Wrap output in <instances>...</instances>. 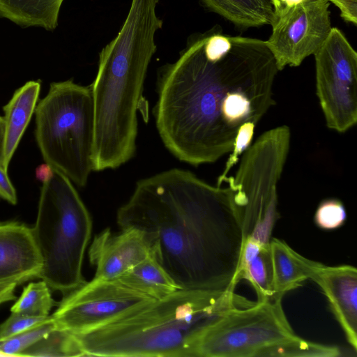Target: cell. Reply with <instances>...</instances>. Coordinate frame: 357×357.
<instances>
[{"instance_id": "6da1fadb", "label": "cell", "mask_w": 357, "mask_h": 357, "mask_svg": "<svg viewBox=\"0 0 357 357\" xmlns=\"http://www.w3.org/2000/svg\"><path fill=\"white\" fill-rule=\"evenodd\" d=\"M231 180L213 186L178 168L141 179L117 223L144 232L180 289L234 291L244 236Z\"/></svg>"}, {"instance_id": "7a4b0ae2", "label": "cell", "mask_w": 357, "mask_h": 357, "mask_svg": "<svg viewBox=\"0 0 357 357\" xmlns=\"http://www.w3.org/2000/svg\"><path fill=\"white\" fill-rule=\"evenodd\" d=\"M255 304L234 290L178 289L75 335L86 356L195 357L206 328L231 310Z\"/></svg>"}, {"instance_id": "3957f363", "label": "cell", "mask_w": 357, "mask_h": 357, "mask_svg": "<svg viewBox=\"0 0 357 357\" xmlns=\"http://www.w3.org/2000/svg\"><path fill=\"white\" fill-rule=\"evenodd\" d=\"M159 0H132L116 37L99 54L91 85L94 108L93 149L112 158L130 156L136 150L137 109L156 32L163 21L156 13Z\"/></svg>"}, {"instance_id": "277c9868", "label": "cell", "mask_w": 357, "mask_h": 357, "mask_svg": "<svg viewBox=\"0 0 357 357\" xmlns=\"http://www.w3.org/2000/svg\"><path fill=\"white\" fill-rule=\"evenodd\" d=\"M91 229V215L73 182L53 169L43 182L31 227L42 259L37 278L64 296L85 284L82 268Z\"/></svg>"}, {"instance_id": "5b68a950", "label": "cell", "mask_w": 357, "mask_h": 357, "mask_svg": "<svg viewBox=\"0 0 357 357\" xmlns=\"http://www.w3.org/2000/svg\"><path fill=\"white\" fill-rule=\"evenodd\" d=\"M35 136L45 163L79 187L93 170L94 108L91 86L52 82L35 109Z\"/></svg>"}, {"instance_id": "8992f818", "label": "cell", "mask_w": 357, "mask_h": 357, "mask_svg": "<svg viewBox=\"0 0 357 357\" xmlns=\"http://www.w3.org/2000/svg\"><path fill=\"white\" fill-rule=\"evenodd\" d=\"M290 136L287 126L266 131L241 158L234 182L244 240L250 237L264 245L270 243L279 218L277 185L289 151Z\"/></svg>"}, {"instance_id": "52a82bcc", "label": "cell", "mask_w": 357, "mask_h": 357, "mask_svg": "<svg viewBox=\"0 0 357 357\" xmlns=\"http://www.w3.org/2000/svg\"><path fill=\"white\" fill-rule=\"evenodd\" d=\"M296 335L281 300L231 310L201 335L195 357H255L261 349Z\"/></svg>"}, {"instance_id": "ba28073f", "label": "cell", "mask_w": 357, "mask_h": 357, "mask_svg": "<svg viewBox=\"0 0 357 357\" xmlns=\"http://www.w3.org/2000/svg\"><path fill=\"white\" fill-rule=\"evenodd\" d=\"M314 56L317 95L326 125L347 132L357 122V53L343 33L332 27Z\"/></svg>"}, {"instance_id": "9c48e42d", "label": "cell", "mask_w": 357, "mask_h": 357, "mask_svg": "<svg viewBox=\"0 0 357 357\" xmlns=\"http://www.w3.org/2000/svg\"><path fill=\"white\" fill-rule=\"evenodd\" d=\"M153 300L115 279L93 278L65 295L52 317L56 328L81 334Z\"/></svg>"}, {"instance_id": "30bf717a", "label": "cell", "mask_w": 357, "mask_h": 357, "mask_svg": "<svg viewBox=\"0 0 357 357\" xmlns=\"http://www.w3.org/2000/svg\"><path fill=\"white\" fill-rule=\"evenodd\" d=\"M329 6L328 0H302L275 14L266 43L278 70L300 66L323 45L332 29Z\"/></svg>"}, {"instance_id": "8fae6325", "label": "cell", "mask_w": 357, "mask_h": 357, "mask_svg": "<svg viewBox=\"0 0 357 357\" xmlns=\"http://www.w3.org/2000/svg\"><path fill=\"white\" fill-rule=\"evenodd\" d=\"M152 255L144 232L135 227L112 234L106 229L94 236L89 257L96 267L95 278L114 280Z\"/></svg>"}, {"instance_id": "7c38bea8", "label": "cell", "mask_w": 357, "mask_h": 357, "mask_svg": "<svg viewBox=\"0 0 357 357\" xmlns=\"http://www.w3.org/2000/svg\"><path fill=\"white\" fill-rule=\"evenodd\" d=\"M310 279L321 288L347 340L357 351V271L354 266H327L314 261Z\"/></svg>"}, {"instance_id": "4fadbf2b", "label": "cell", "mask_w": 357, "mask_h": 357, "mask_svg": "<svg viewBox=\"0 0 357 357\" xmlns=\"http://www.w3.org/2000/svg\"><path fill=\"white\" fill-rule=\"evenodd\" d=\"M41 267L31 228L15 221L0 222V282L22 284L37 278Z\"/></svg>"}, {"instance_id": "5bb4252c", "label": "cell", "mask_w": 357, "mask_h": 357, "mask_svg": "<svg viewBox=\"0 0 357 357\" xmlns=\"http://www.w3.org/2000/svg\"><path fill=\"white\" fill-rule=\"evenodd\" d=\"M40 90V81H29L17 89L3 107L4 142L2 166L8 165L35 112Z\"/></svg>"}, {"instance_id": "9a60e30c", "label": "cell", "mask_w": 357, "mask_h": 357, "mask_svg": "<svg viewBox=\"0 0 357 357\" xmlns=\"http://www.w3.org/2000/svg\"><path fill=\"white\" fill-rule=\"evenodd\" d=\"M242 279L248 280L253 287L257 303L275 299L269 244L264 245L250 237L245 238L235 278L236 284Z\"/></svg>"}, {"instance_id": "2e32d148", "label": "cell", "mask_w": 357, "mask_h": 357, "mask_svg": "<svg viewBox=\"0 0 357 357\" xmlns=\"http://www.w3.org/2000/svg\"><path fill=\"white\" fill-rule=\"evenodd\" d=\"M270 250L273 271L274 298L281 300L285 293L310 279L314 261L299 255L284 241L273 238Z\"/></svg>"}, {"instance_id": "e0dca14e", "label": "cell", "mask_w": 357, "mask_h": 357, "mask_svg": "<svg viewBox=\"0 0 357 357\" xmlns=\"http://www.w3.org/2000/svg\"><path fill=\"white\" fill-rule=\"evenodd\" d=\"M215 13L238 27L248 29L271 25L275 12L271 0H199Z\"/></svg>"}, {"instance_id": "ac0fdd59", "label": "cell", "mask_w": 357, "mask_h": 357, "mask_svg": "<svg viewBox=\"0 0 357 357\" xmlns=\"http://www.w3.org/2000/svg\"><path fill=\"white\" fill-rule=\"evenodd\" d=\"M115 280L155 300L163 298L180 289L153 255Z\"/></svg>"}, {"instance_id": "d6986e66", "label": "cell", "mask_w": 357, "mask_h": 357, "mask_svg": "<svg viewBox=\"0 0 357 357\" xmlns=\"http://www.w3.org/2000/svg\"><path fill=\"white\" fill-rule=\"evenodd\" d=\"M63 0H0V17L24 26L54 29Z\"/></svg>"}, {"instance_id": "ffe728a7", "label": "cell", "mask_w": 357, "mask_h": 357, "mask_svg": "<svg viewBox=\"0 0 357 357\" xmlns=\"http://www.w3.org/2000/svg\"><path fill=\"white\" fill-rule=\"evenodd\" d=\"M21 356H86L76 335L55 328L26 349Z\"/></svg>"}, {"instance_id": "44dd1931", "label": "cell", "mask_w": 357, "mask_h": 357, "mask_svg": "<svg viewBox=\"0 0 357 357\" xmlns=\"http://www.w3.org/2000/svg\"><path fill=\"white\" fill-rule=\"evenodd\" d=\"M340 355V349L337 347L312 342L296 335L261 349L255 357H337Z\"/></svg>"}, {"instance_id": "7402d4cb", "label": "cell", "mask_w": 357, "mask_h": 357, "mask_svg": "<svg viewBox=\"0 0 357 357\" xmlns=\"http://www.w3.org/2000/svg\"><path fill=\"white\" fill-rule=\"evenodd\" d=\"M50 287L40 280L26 285L19 298L10 308V312L32 317H47L55 301L52 297Z\"/></svg>"}, {"instance_id": "603a6c76", "label": "cell", "mask_w": 357, "mask_h": 357, "mask_svg": "<svg viewBox=\"0 0 357 357\" xmlns=\"http://www.w3.org/2000/svg\"><path fill=\"white\" fill-rule=\"evenodd\" d=\"M56 328L52 315L43 324L0 340V357H17Z\"/></svg>"}, {"instance_id": "cb8c5ba5", "label": "cell", "mask_w": 357, "mask_h": 357, "mask_svg": "<svg viewBox=\"0 0 357 357\" xmlns=\"http://www.w3.org/2000/svg\"><path fill=\"white\" fill-rule=\"evenodd\" d=\"M255 127V123L248 121L238 129L231 154L226 162L222 173L218 178L217 186H222L225 183L227 174L238 162L239 156L252 144Z\"/></svg>"}, {"instance_id": "d4e9b609", "label": "cell", "mask_w": 357, "mask_h": 357, "mask_svg": "<svg viewBox=\"0 0 357 357\" xmlns=\"http://www.w3.org/2000/svg\"><path fill=\"white\" fill-rule=\"evenodd\" d=\"M347 213L342 202L337 199H326L318 206L314 221L321 228L333 229L343 225Z\"/></svg>"}, {"instance_id": "484cf974", "label": "cell", "mask_w": 357, "mask_h": 357, "mask_svg": "<svg viewBox=\"0 0 357 357\" xmlns=\"http://www.w3.org/2000/svg\"><path fill=\"white\" fill-rule=\"evenodd\" d=\"M50 317H32L11 312L0 325V340L38 326L46 321Z\"/></svg>"}, {"instance_id": "4316f807", "label": "cell", "mask_w": 357, "mask_h": 357, "mask_svg": "<svg viewBox=\"0 0 357 357\" xmlns=\"http://www.w3.org/2000/svg\"><path fill=\"white\" fill-rule=\"evenodd\" d=\"M0 199L15 205L17 202L16 190L6 170L0 163Z\"/></svg>"}, {"instance_id": "83f0119b", "label": "cell", "mask_w": 357, "mask_h": 357, "mask_svg": "<svg viewBox=\"0 0 357 357\" xmlns=\"http://www.w3.org/2000/svg\"><path fill=\"white\" fill-rule=\"evenodd\" d=\"M336 6L342 18L355 26L357 25V0H328Z\"/></svg>"}, {"instance_id": "f1b7e54d", "label": "cell", "mask_w": 357, "mask_h": 357, "mask_svg": "<svg viewBox=\"0 0 357 357\" xmlns=\"http://www.w3.org/2000/svg\"><path fill=\"white\" fill-rule=\"evenodd\" d=\"M20 283L17 281L0 282V305L16 298L15 289Z\"/></svg>"}, {"instance_id": "f546056e", "label": "cell", "mask_w": 357, "mask_h": 357, "mask_svg": "<svg viewBox=\"0 0 357 357\" xmlns=\"http://www.w3.org/2000/svg\"><path fill=\"white\" fill-rule=\"evenodd\" d=\"M52 169L47 163L38 166L36 172L37 178L43 183L50 176Z\"/></svg>"}, {"instance_id": "4dcf8cb0", "label": "cell", "mask_w": 357, "mask_h": 357, "mask_svg": "<svg viewBox=\"0 0 357 357\" xmlns=\"http://www.w3.org/2000/svg\"><path fill=\"white\" fill-rule=\"evenodd\" d=\"M4 142V121L3 116H0V163L2 165Z\"/></svg>"}, {"instance_id": "1f68e13d", "label": "cell", "mask_w": 357, "mask_h": 357, "mask_svg": "<svg viewBox=\"0 0 357 357\" xmlns=\"http://www.w3.org/2000/svg\"><path fill=\"white\" fill-rule=\"evenodd\" d=\"M273 4V6H274V8H275V14L277 13H278L280 10V8H281V0H271Z\"/></svg>"}]
</instances>
